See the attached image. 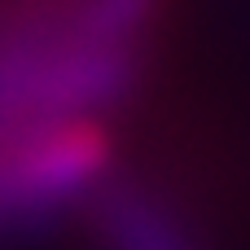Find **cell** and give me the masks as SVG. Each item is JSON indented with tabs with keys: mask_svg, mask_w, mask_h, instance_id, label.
I'll list each match as a JSON object with an SVG mask.
<instances>
[{
	"mask_svg": "<svg viewBox=\"0 0 250 250\" xmlns=\"http://www.w3.org/2000/svg\"><path fill=\"white\" fill-rule=\"evenodd\" d=\"M105 250H211L198 220L154 189H114L101 198Z\"/></svg>",
	"mask_w": 250,
	"mask_h": 250,
	"instance_id": "6da1fadb",
	"label": "cell"
}]
</instances>
